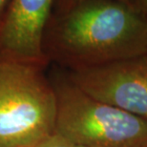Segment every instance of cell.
Masks as SVG:
<instances>
[{
  "label": "cell",
  "mask_w": 147,
  "mask_h": 147,
  "mask_svg": "<svg viewBox=\"0 0 147 147\" xmlns=\"http://www.w3.org/2000/svg\"><path fill=\"white\" fill-rule=\"evenodd\" d=\"M140 5H142V8L143 11H144L145 16L147 17V0H140Z\"/></svg>",
  "instance_id": "cell-8"
},
{
  "label": "cell",
  "mask_w": 147,
  "mask_h": 147,
  "mask_svg": "<svg viewBox=\"0 0 147 147\" xmlns=\"http://www.w3.org/2000/svg\"><path fill=\"white\" fill-rule=\"evenodd\" d=\"M50 63L66 71L147 55L140 0H55L44 36Z\"/></svg>",
  "instance_id": "cell-1"
},
{
  "label": "cell",
  "mask_w": 147,
  "mask_h": 147,
  "mask_svg": "<svg viewBox=\"0 0 147 147\" xmlns=\"http://www.w3.org/2000/svg\"><path fill=\"white\" fill-rule=\"evenodd\" d=\"M29 147H82V146L76 145L75 143L71 142L70 140L64 139L63 137L54 133L51 136L47 137L46 139L40 140L39 142Z\"/></svg>",
  "instance_id": "cell-6"
},
{
  "label": "cell",
  "mask_w": 147,
  "mask_h": 147,
  "mask_svg": "<svg viewBox=\"0 0 147 147\" xmlns=\"http://www.w3.org/2000/svg\"><path fill=\"white\" fill-rule=\"evenodd\" d=\"M49 78L57 98L55 134L82 147H147V120L93 98L59 67Z\"/></svg>",
  "instance_id": "cell-2"
},
{
  "label": "cell",
  "mask_w": 147,
  "mask_h": 147,
  "mask_svg": "<svg viewBox=\"0 0 147 147\" xmlns=\"http://www.w3.org/2000/svg\"><path fill=\"white\" fill-rule=\"evenodd\" d=\"M8 2H9V0H0V17H1L6 6L8 4Z\"/></svg>",
  "instance_id": "cell-7"
},
{
  "label": "cell",
  "mask_w": 147,
  "mask_h": 147,
  "mask_svg": "<svg viewBox=\"0 0 147 147\" xmlns=\"http://www.w3.org/2000/svg\"><path fill=\"white\" fill-rule=\"evenodd\" d=\"M55 0H9L0 17V60L45 69L44 36Z\"/></svg>",
  "instance_id": "cell-5"
},
{
  "label": "cell",
  "mask_w": 147,
  "mask_h": 147,
  "mask_svg": "<svg viewBox=\"0 0 147 147\" xmlns=\"http://www.w3.org/2000/svg\"><path fill=\"white\" fill-rule=\"evenodd\" d=\"M66 74L93 98L147 120V55Z\"/></svg>",
  "instance_id": "cell-4"
},
{
  "label": "cell",
  "mask_w": 147,
  "mask_h": 147,
  "mask_svg": "<svg viewBox=\"0 0 147 147\" xmlns=\"http://www.w3.org/2000/svg\"><path fill=\"white\" fill-rule=\"evenodd\" d=\"M44 70L0 60V147H29L55 133L57 98Z\"/></svg>",
  "instance_id": "cell-3"
}]
</instances>
